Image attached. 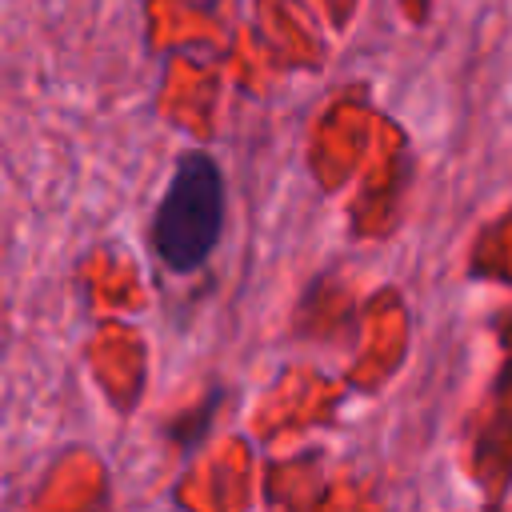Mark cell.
I'll list each match as a JSON object with an SVG mask.
<instances>
[{
	"mask_svg": "<svg viewBox=\"0 0 512 512\" xmlns=\"http://www.w3.org/2000/svg\"><path fill=\"white\" fill-rule=\"evenodd\" d=\"M224 224V184L204 152H188L156 208V252L168 268L192 272L212 252Z\"/></svg>",
	"mask_w": 512,
	"mask_h": 512,
	"instance_id": "obj_1",
	"label": "cell"
}]
</instances>
